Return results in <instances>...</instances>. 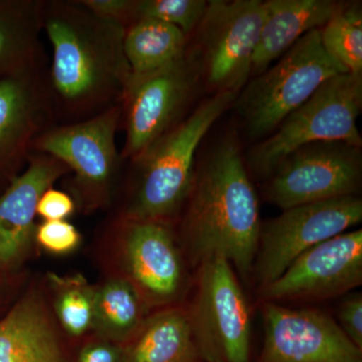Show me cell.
I'll list each match as a JSON object with an SVG mask.
<instances>
[{"label":"cell","instance_id":"cell-4","mask_svg":"<svg viewBox=\"0 0 362 362\" xmlns=\"http://www.w3.org/2000/svg\"><path fill=\"white\" fill-rule=\"evenodd\" d=\"M320 30L306 33L238 94L233 104L250 137L270 135L323 83L349 73L324 49Z\"/></svg>","mask_w":362,"mask_h":362},{"label":"cell","instance_id":"cell-11","mask_svg":"<svg viewBox=\"0 0 362 362\" xmlns=\"http://www.w3.org/2000/svg\"><path fill=\"white\" fill-rule=\"evenodd\" d=\"M261 0H211L199 23L201 69L218 92L239 94L251 76L265 21Z\"/></svg>","mask_w":362,"mask_h":362},{"label":"cell","instance_id":"cell-17","mask_svg":"<svg viewBox=\"0 0 362 362\" xmlns=\"http://www.w3.org/2000/svg\"><path fill=\"white\" fill-rule=\"evenodd\" d=\"M52 305L33 287L0 320V362H66Z\"/></svg>","mask_w":362,"mask_h":362},{"label":"cell","instance_id":"cell-30","mask_svg":"<svg viewBox=\"0 0 362 362\" xmlns=\"http://www.w3.org/2000/svg\"><path fill=\"white\" fill-rule=\"evenodd\" d=\"M122 345L94 337L81 349L77 362H122Z\"/></svg>","mask_w":362,"mask_h":362},{"label":"cell","instance_id":"cell-19","mask_svg":"<svg viewBox=\"0 0 362 362\" xmlns=\"http://www.w3.org/2000/svg\"><path fill=\"white\" fill-rule=\"evenodd\" d=\"M122 362H199L187 311L164 309L146 317L124 343Z\"/></svg>","mask_w":362,"mask_h":362},{"label":"cell","instance_id":"cell-9","mask_svg":"<svg viewBox=\"0 0 362 362\" xmlns=\"http://www.w3.org/2000/svg\"><path fill=\"white\" fill-rule=\"evenodd\" d=\"M115 274L127 280L148 308L180 297L185 265L168 221L138 220L120 214L111 230Z\"/></svg>","mask_w":362,"mask_h":362},{"label":"cell","instance_id":"cell-18","mask_svg":"<svg viewBox=\"0 0 362 362\" xmlns=\"http://www.w3.org/2000/svg\"><path fill=\"white\" fill-rule=\"evenodd\" d=\"M254 54L251 76L259 75L306 33L320 30L337 13L341 2L333 0H269Z\"/></svg>","mask_w":362,"mask_h":362},{"label":"cell","instance_id":"cell-2","mask_svg":"<svg viewBox=\"0 0 362 362\" xmlns=\"http://www.w3.org/2000/svg\"><path fill=\"white\" fill-rule=\"evenodd\" d=\"M187 199L182 233L192 262L199 265L221 257L247 278L262 226L258 197L235 140L218 144L194 177Z\"/></svg>","mask_w":362,"mask_h":362},{"label":"cell","instance_id":"cell-12","mask_svg":"<svg viewBox=\"0 0 362 362\" xmlns=\"http://www.w3.org/2000/svg\"><path fill=\"white\" fill-rule=\"evenodd\" d=\"M361 147L318 142L289 154L272 173L267 197L285 209L356 195L361 180Z\"/></svg>","mask_w":362,"mask_h":362},{"label":"cell","instance_id":"cell-23","mask_svg":"<svg viewBox=\"0 0 362 362\" xmlns=\"http://www.w3.org/2000/svg\"><path fill=\"white\" fill-rule=\"evenodd\" d=\"M52 309L59 328L71 337H81L93 329L96 287L84 276L47 274Z\"/></svg>","mask_w":362,"mask_h":362},{"label":"cell","instance_id":"cell-16","mask_svg":"<svg viewBox=\"0 0 362 362\" xmlns=\"http://www.w3.org/2000/svg\"><path fill=\"white\" fill-rule=\"evenodd\" d=\"M28 168L0 195V268L21 263L35 243L37 207L45 190L70 173L58 159L30 152Z\"/></svg>","mask_w":362,"mask_h":362},{"label":"cell","instance_id":"cell-22","mask_svg":"<svg viewBox=\"0 0 362 362\" xmlns=\"http://www.w3.org/2000/svg\"><path fill=\"white\" fill-rule=\"evenodd\" d=\"M187 35L180 28L154 18H142L126 30L124 51L133 75L168 65L187 51Z\"/></svg>","mask_w":362,"mask_h":362},{"label":"cell","instance_id":"cell-21","mask_svg":"<svg viewBox=\"0 0 362 362\" xmlns=\"http://www.w3.org/2000/svg\"><path fill=\"white\" fill-rule=\"evenodd\" d=\"M148 309L127 280L110 276L96 287L92 331L95 337L123 345L139 329Z\"/></svg>","mask_w":362,"mask_h":362},{"label":"cell","instance_id":"cell-26","mask_svg":"<svg viewBox=\"0 0 362 362\" xmlns=\"http://www.w3.org/2000/svg\"><path fill=\"white\" fill-rule=\"evenodd\" d=\"M35 242L49 254L66 256L80 247L82 235L68 221H44L35 228Z\"/></svg>","mask_w":362,"mask_h":362},{"label":"cell","instance_id":"cell-5","mask_svg":"<svg viewBox=\"0 0 362 362\" xmlns=\"http://www.w3.org/2000/svg\"><path fill=\"white\" fill-rule=\"evenodd\" d=\"M361 109L362 74L334 76L252 148V168L270 175L289 154L312 143L340 141L361 148L357 129Z\"/></svg>","mask_w":362,"mask_h":362},{"label":"cell","instance_id":"cell-24","mask_svg":"<svg viewBox=\"0 0 362 362\" xmlns=\"http://www.w3.org/2000/svg\"><path fill=\"white\" fill-rule=\"evenodd\" d=\"M321 44L350 74H362V11L361 4H341L320 30Z\"/></svg>","mask_w":362,"mask_h":362},{"label":"cell","instance_id":"cell-3","mask_svg":"<svg viewBox=\"0 0 362 362\" xmlns=\"http://www.w3.org/2000/svg\"><path fill=\"white\" fill-rule=\"evenodd\" d=\"M237 96V93H216L131 161L136 180L122 216L168 221L178 213L194 185L199 144Z\"/></svg>","mask_w":362,"mask_h":362},{"label":"cell","instance_id":"cell-10","mask_svg":"<svg viewBox=\"0 0 362 362\" xmlns=\"http://www.w3.org/2000/svg\"><path fill=\"white\" fill-rule=\"evenodd\" d=\"M362 220V201L357 195L312 202L285 209L262 228L254 262L261 285L280 277L305 252L337 237Z\"/></svg>","mask_w":362,"mask_h":362},{"label":"cell","instance_id":"cell-27","mask_svg":"<svg viewBox=\"0 0 362 362\" xmlns=\"http://www.w3.org/2000/svg\"><path fill=\"white\" fill-rule=\"evenodd\" d=\"M93 13L127 30L137 21L136 0H80Z\"/></svg>","mask_w":362,"mask_h":362},{"label":"cell","instance_id":"cell-7","mask_svg":"<svg viewBox=\"0 0 362 362\" xmlns=\"http://www.w3.org/2000/svg\"><path fill=\"white\" fill-rule=\"evenodd\" d=\"M197 54L187 51L158 70L131 75L121 108L125 128L122 160L133 161L181 121L201 73Z\"/></svg>","mask_w":362,"mask_h":362},{"label":"cell","instance_id":"cell-6","mask_svg":"<svg viewBox=\"0 0 362 362\" xmlns=\"http://www.w3.org/2000/svg\"><path fill=\"white\" fill-rule=\"evenodd\" d=\"M121 119L122 108L117 105L86 120L52 125L33 142L30 151L54 157L74 173L73 199L86 211L110 204L123 162L116 146Z\"/></svg>","mask_w":362,"mask_h":362},{"label":"cell","instance_id":"cell-20","mask_svg":"<svg viewBox=\"0 0 362 362\" xmlns=\"http://www.w3.org/2000/svg\"><path fill=\"white\" fill-rule=\"evenodd\" d=\"M45 0L0 2V73L47 66L40 33Z\"/></svg>","mask_w":362,"mask_h":362},{"label":"cell","instance_id":"cell-29","mask_svg":"<svg viewBox=\"0 0 362 362\" xmlns=\"http://www.w3.org/2000/svg\"><path fill=\"white\" fill-rule=\"evenodd\" d=\"M340 327L347 337L362 350V297L361 294L346 298L340 305Z\"/></svg>","mask_w":362,"mask_h":362},{"label":"cell","instance_id":"cell-28","mask_svg":"<svg viewBox=\"0 0 362 362\" xmlns=\"http://www.w3.org/2000/svg\"><path fill=\"white\" fill-rule=\"evenodd\" d=\"M75 211V201L70 194L51 187L40 197L37 216L44 221H66Z\"/></svg>","mask_w":362,"mask_h":362},{"label":"cell","instance_id":"cell-25","mask_svg":"<svg viewBox=\"0 0 362 362\" xmlns=\"http://www.w3.org/2000/svg\"><path fill=\"white\" fill-rule=\"evenodd\" d=\"M207 6L206 0H136V16L175 25L187 37L199 28Z\"/></svg>","mask_w":362,"mask_h":362},{"label":"cell","instance_id":"cell-1","mask_svg":"<svg viewBox=\"0 0 362 362\" xmlns=\"http://www.w3.org/2000/svg\"><path fill=\"white\" fill-rule=\"evenodd\" d=\"M42 30L52 45L47 84L56 120L78 122L121 105L132 75L124 26L100 18L80 0H49Z\"/></svg>","mask_w":362,"mask_h":362},{"label":"cell","instance_id":"cell-15","mask_svg":"<svg viewBox=\"0 0 362 362\" xmlns=\"http://www.w3.org/2000/svg\"><path fill=\"white\" fill-rule=\"evenodd\" d=\"M54 120L47 66L0 78V166L28 161L33 142Z\"/></svg>","mask_w":362,"mask_h":362},{"label":"cell","instance_id":"cell-14","mask_svg":"<svg viewBox=\"0 0 362 362\" xmlns=\"http://www.w3.org/2000/svg\"><path fill=\"white\" fill-rule=\"evenodd\" d=\"M261 362H362L361 349L327 314L267 302Z\"/></svg>","mask_w":362,"mask_h":362},{"label":"cell","instance_id":"cell-8","mask_svg":"<svg viewBox=\"0 0 362 362\" xmlns=\"http://www.w3.org/2000/svg\"><path fill=\"white\" fill-rule=\"evenodd\" d=\"M199 357L249 362L251 317L233 266L221 257L199 264L194 304L187 311Z\"/></svg>","mask_w":362,"mask_h":362},{"label":"cell","instance_id":"cell-13","mask_svg":"<svg viewBox=\"0 0 362 362\" xmlns=\"http://www.w3.org/2000/svg\"><path fill=\"white\" fill-rule=\"evenodd\" d=\"M362 283V230L343 233L312 247L275 281L264 286L262 299L314 301L340 296Z\"/></svg>","mask_w":362,"mask_h":362}]
</instances>
